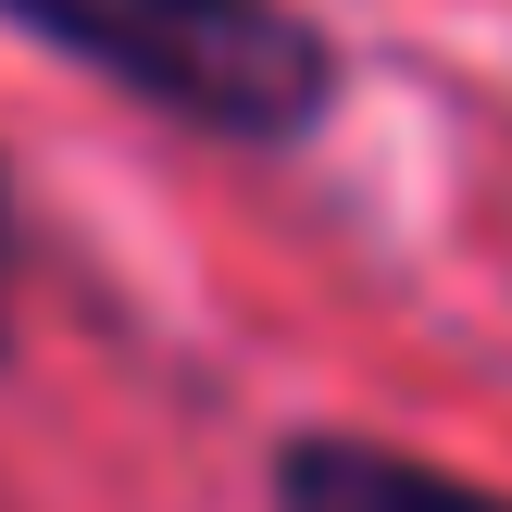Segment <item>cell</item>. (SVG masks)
<instances>
[{
    "mask_svg": "<svg viewBox=\"0 0 512 512\" xmlns=\"http://www.w3.org/2000/svg\"><path fill=\"white\" fill-rule=\"evenodd\" d=\"M263 500L275 512H512V488H475L400 438H350V425H288L263 463Z\"/></svg>",
    "mask_w": 512,
    "mask_h": 512,
    "instance_id": "7a4b0ae2",
    "label": "cell"
},
{
    "mask_svg": "<svg viewBox=\"0 0 512 512\" xmlns=\"http://www.w3.org/2000/svg\"><path fill=\"white\" fill-rule=\"evenodd\" d=\"M0 25L75 63L88 88L250 163L313 150L350 100V50L300 0H0Z\"/></svg>",
    "mask_w": 512,
    "mask_h": 512,
    "instance_id": "6da1fadb",
    "label": "cell"
},
{
    "mask_svg": "<svg viewBox=\"0 0 512 512\" xmlns=\"http://www.w3.org/2000/svg\"><path fill=\"white\" fill-rule=\"evenodd\" d=\"M13 263H25V200H13V163H0V363H13Z\"/></svg>",
    "mask_w": 512,
    "mask_h": 512,
    "instance_id": "3957f363",
    "label": "cell"
}]
</instances>
